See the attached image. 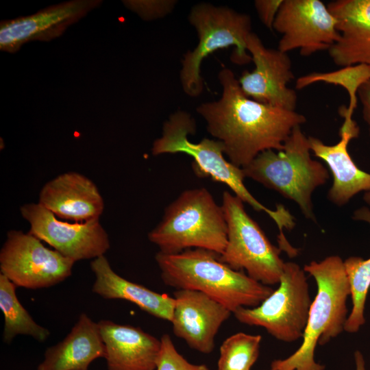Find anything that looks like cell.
<instances>
[{
    "instance_id": "cell-19",
    "label": "cell",
    "mask_w": 370,
    "mask_h": 370,
    "mask_svg": "<svg viewBox=\"0 0 370 370\" xmlns=\"http://www.w3.org/2000/svg\"><path fill=\"white\" fill-rule=\"evenodd\" d=\"M108 370H156L161 341L140 328L98 322Z\"/></svg>"
},
{
    "instance_id": "cell-27",
    "label": "cell",
    "mask_w": 370,
    "mask_h": 370,
    "mask_svg": "<svg viewBox=\"0 0 370 370\" xmlns=\"http://www.w3.org/2000/svg\"><path fill=\"white\" fill-rule=\"evenodd\" d=\"M126 8L136 13L142 19L152 21L170 14L177 3L174 0H127L123 1Z\"/></svg>"
},
{
    "instance_id": "cell-25",
    "label": "cell",
    "mask_w": 370,
    "mask_h": 370,
    "mask_svg": "<svg viewBox=\"0 0 370 370\" xmlns=\"http://www.w3.org/2000/svg\"><path fill=\"white\" fill-rule=\"evenodd\" d=\"M262 336L238 332L227 337L220 347L217 370H251L260 352Z\"/></svg>"
},
{
    "instance_id": "cell-23",
    "label": "cell",
    "mask_w": 370,
    "mask_h": 370,
    "mask_svg": "<svg viewBox=\"0 0 370 370\" xmlns=\"http://www.w3.org/2000/svg\"><path fill=\"white\" fill-rule=\"evenodd\" d=\"M16 288L15 284L0 273V308L4 317L3 341L9 344L18 334L45 341L50 334L49 331L34 321L18 301Z\"/></svg>"
},
{
    "instance_id": "cell-26",
    "label": "cell",
    "mask_w": 370,
    "mask_h": 370,
    "mask_svg": "<svg viewBox=\"0 0 370 370\" xmlns=\"http://www.w3.org/2000/svg\"><path fill=\"white\" fill-rule=\"evenodd\" d=\"M161 348L156 362V370H209L205 365L189 362L177 350L170 335L160 338Z\"/></svg>"
},
{
    "instance_id": "cell-9",
    "label": "cell",
    "mask_w": 370,
    "mask_h": 370,
    "mask_svg": "<svg viewBox=\"0 0 370 370\" xmlns=\"http://www.w3.org/2000/svg\"><path fill=\"white\" fill-rule=\"evenodd\" d=\"M304 268L285 262L279 286L258 306L240 308L233 314L241 323L264 328L278 341L303 337L312 300Z\"/></svg>"
},
{
    "instance_id": "cell-30",
    "label": "cell",
    "mask_w": 370,
    "mask_h": 370,
    "mask_svg": "<svg viewBox=\"0 0 370 370\" xmlns=\"http://www.w3.org/2000/svg\"><path fill=\"white\" fill-rule=\"evenodd\" d=\"M354 361L356 370H366L364 356L359 350L354 352Z\"/></svg>"
},
{
    "instance_id": "cell-2",
    "label": "cell",
    "mask_w": 370,
    "mask_h": 370,
    "mask_svg": "<svg viewBox=\"0 0 370 370\" xmlns=\"http://www.w3.org/2000/svg\"><path fill=\"white\" fill-rule=\"evenodd\" d=\"M162 282L176 290L199 291L232 313L240 308L258 306L273 291L244 271H236L219 259V254L190 249L175 254L158 251L155 256Z\"/></svg>"
},
{
    "instance_id": "cell-32",
    "label": "cell",
    "mask_w": 370,
    "mask_h": 370,
    "mask_svg": "<svg viewBox=\"0 0 370 370\" xmlns=\"http://www.w3.org/2000/svg\"><path fill=\"white\" fill-rule=\"evenodd\" d=\"M297 253H298V250H297ZM297 253L296 254V255L297 254ZM296 255H295V256H296ZM295 256H294L293 257H295ZM293 257H291V258H293Z\"/></svg>"
},
{
    "instance_id": "cell-15",
    "label": "cell",
    "mask_w": 370,
    "mask_h": 370,
    "mask_svg": "<svg viewBox=\"0 0 370 370\" xmlns=\"http://www.w3.org/2000/svg\"><path fill=\"white\" fill-rule=\"evenodd\" d=\"M173 297L175 304L171 323L174 334L193 349L211 353L215 336L232 312L199 291L176 290Z\"/></svg>"
},
{
    "instance_id": "cell-28",
    "label": "cell",
    "mask_w": 370,
    "mask_h": 370,
    "mask_svg": "<svg viewBox=\"0 0 370 370\" xmlns=\"http://www.w3.org/2000/svg\"><path fill=\"white\" fill-rule=\"evenodd\" d=\"M283 0H256L254 5L261 22L269 29L273 25Z\"/></svg>"
},
{
    "instance_id": "cell-17",
    "label": "cell",
    "mask_w": 370,
    "mask_h": 370,
    "mask_svg": "<svg viewBox=\"0 0 370 370\" xmlns=\"http://www.w3.org/2000/svg\"><path fill=\"white\" fill-rule=\"evenodd\" d=\"M38 203L58 218L74 222L99 219L104 208L95 184L76 172L62 173L45 184Z\"/></svg>"
},
{
    "instance_id": "cell-8",
    "label": "cell",
    "mask_w": 370,
    "mask_h": 370,
    "mask_svg": "<svg viewBox=\"0 0 370 370\" xmlns=\"http://www.w3.org/2000/svg\"><path fill=\"white\" fill-rule=\"evenodd\" d=\"M222 209L227 227V241L221 261L244 271L267 286L278 284L285 262L281 249L273 245L258 224L247 213L244 202L228 191L222 195Z\"/></svg>"
},
{
    "instance_id": "cell-6",
    "label": "cell",
    "mask_w": 370,
    "mask_h": 370,
    "mask_svg": "<svg viewBox=\"0 0 370 370\" xmlns=\"http://www.w3.org/2000/svg\"><path fill=\"white\" fill-rule=\"evenodd\" d=\"M308 137L295 127L281 151L267 150L243 167L245 177L295 202L306 219L315 221L312 195L324 185L327 169L311 158Z\"/></svg>"
},
{
    "instance_id": "cell-1",
    "label": "cell",
    "mask_w": 370,
    "mask_h": 370,
    "mask_svg": "<svg viewBox=\"0 0 370 370\" xmlns=\"http://www.w3.org/2000/svg\"><path fill=\"white\" fill-rule=\"evenodd\" d=\"M218 78L221 98L201 103L197 111L206 121L208 132L223 144L229 161L238 167L245 166L262 151L282 150L293 130L306 121L295 110L247 97L230 69H222Z\"/></svg>"
},
{
    "instance_id": "cell-24",
    "label": "cell",
    "mask_w": 370,
    "mask_h": 370,
    "mask_svg": "<svg viewBox=\"0 0 370 370\" xmlns=\"http://www.w3.org/2000/svg\"><path fill=\"white\" fill-rule=\"evenodd\" d=\"M370 80V66L357 64L345 66L341 69L329 73H311L299 77L296 88L301 89L319 82L333 84L343 87L348 92L349 104L347 108L341 107L339 114L344 119H352L357 107L358 91L362 84Z\"/></svg>"
},
{
    "instance_id": "cell-5",
    "label": "cell",
    "mask_w": 370,
    "mask_h": 370,
    "mask_svg": "<svg viewBox=\"0 0 370 370\" xmlns=\"http://www.w3.org/2000/svg\"><path fill=\"white\" fill-rule=\"evenodd\" d=\"M148 238L166 254L203 249L221 255L227 241L223 210L208 189H187L166 208Z\"/></svg>"
},
{
    "instance_id": "cell-11",
    "label": "cell",
    "mask_w": 370,
    "mask_h": 370,
    "mask_svg": "<svg viewBox=\"0 0 370 370\" xmlns=\"http://www.w3.org/2000/svg\"><path fill=\"white\" fill-rule=\"evenodd\" d=\"M337 19L320 0H283L273 29L282 35L278 49L303 56L329 50L339 39Z\"/></svg>"
},
{
    "instance_id": "cell-22",
    "label": "cell",
    "mask_w": 370,
    "mask_h": 370,
    "mask_svg": "<svg viewBox=\"0 0 370 370\" xmlns=\"http://www.w3.org/2000/svg\"><path fill=\"white\" fill-rule=\"evenodd\" d=\"M353 218L370 224V210L361 208L354 212ZM349 280L352 308L345 324L344 331L356 333L365 323V308L370 288V258L349 256L344 260Z\"/></svg>"
},
{
    "instance_id": "cell-13",
    "label": "cell",
    "mask_w": 370,
    "mask_h": 370,
    "mask_svg": "<svg viewBox=\"0 0 370 370\" xmlns=\"http://www.w3.org/2000/svg\"><path fill=\"white\" fill-rule=\"evenodd\" d=\"M246 44L255 67L251 72L243 71L238 79L243 93L264 104L295 110L297 93L288 87L294 78L288 53L267 48L254 32L248 36Z\"/></svg>"
},
{
    "instance_id": "cell-12",
    "label": "cell",
    "mask_w": 370,
    "mask_h": 370,
    "mask_svg": "<svg viewBox=\"0 0 370 370\" xmlns=\"http://www.w3.org/2000/svg\"><path fill=\"white\" fill-rule=\"evenodd\" d=\"M20 211L29 224V233L75 262L103 256L110 248L108 235L99 219L69 223L38 203L26 204Z\"/></svg>"
},
{
    "instance_id": "cell-10",
    "label": "cell",
    "mask_w": 370,
    "mask_h": 370,
    "mask_svg": "<svg viewBox=\"0 0 370 370\" xmlns=\"http://www.w3.org/2000/svg\"><path fill=\"white\" fill-rule=\"evenodd\" d=\"M75 262L27 232L10 230L0 251L1 273L16 287L47 288L69 278Z\"/></svg>"
},
{
    "instance_id": "cell-4",
    "label": "cell",
    "mask_w": 370,
    "mask_h": 370,
    "mask_svg": "<svg viewBox=\"0 0 370 370\" xmlns=\"http://www.w3.org/2000/svg\"><path fill=\"white\" fill-rule=\"evenodd\" d=\"M196 132L194 118L188 112L179 110L172 114L164 122L162 136L156 139L151 148L152 154L183 153L193 158V169L199 177H210L212 180L227 185L244 203L258 212H264L278 227L279 236H284L283 230H291L295 225L294 217L282 205L275 210L260 204L249 192L243 180L242 168L227 160L223 144L218 140L204 138L197 143L188 138Z\"/></svg>"
},
{
    "instance_id": "cell-31",
    "label": "cell",
    "mask_w": 370,
    "mask_h": 370,
    "mask_svg": "<svg viewBox=\"0 0 370 370\" xmlns=\"http://www.w3.org/2000/svg\"><path fill=\"white\" fill-rule=\"evenodd\" d=\"M363 199H364L365 202L369 206H370V190L367 191V192L365 193L364 196H363Z\"/></svg>"
},
{
    "instance_id": "cell-7",
    "label": "cell",
    "mask_w": 370,
    "mask_h": 370,
    "mask_svg": "<svg viewBox=\"0 0 370 370\" xmlns=\"http://www.w3.org/2000/svg\"><path fill=\"white\" fill-rule=\"evenodd\" d=\"M188 21L197 32L199 42L193 51L184 56L180 80L184 92L197 97L204 89L200 74L202 61L216 50L234 46L231 56L234 64L242 65L252 61L246 44L252 32L251 19L248 14L227 7L201 3L190 10Z\"/></svg>"
},
{
    "instance_id": "cell-18",
    "label": "cell",
    "mask_w": 370,
    "mask_h": 370,
    "mask_svg": "<svg viewBox=\"0 0 370 370\" xmlns=\"http://www.w3.org/2000/svg\"><path fill=\"white\" fill-rule=\"evenodd\" d=\"M328 8L337 19L339 39L328 50L339 66H370V0H336Z\"/></svg>"
},
{
    "instance_id": "cell-20",
    "label": "cell",
    "mask_w": 370,
    "mask_h": 370,
    "mask_svg": "<svg viewBox=\"0 0 370 370\" xmlns=\"http://www.w3.org/2000/svg\"><path fill=\"white\" fill-rule=\"evenodd\" d=\"M90 269L95 276L92 291L106 299L132 302L148 314L171 322L175 301L167 294L156 293L118 275L105 256L93 259Z\"/></svg>"
},
{
    "instance_id": "cell-29",
    "label": "cell",
    "mask_w": 370,
    "mask_h": 370,
    "mask_svg": "<svg viewBox=\"0 0 370 370\" xmlns=\"http://www.w3.org/2000/svg\"><path fill=\"white\" fill-rule=\"evenodd\" d=\"M358 97L362 105V117L368 125L370 136V80L359 88Z\"/></svg>"
},
{
    "instance_id": "cell-21",
    "label": "cell",
    "mask_w": 370,
    "mask_h": 370,
    "mask_svg": "<svg viewBox=\"0 0 370 370\" xmlns=\"http://www.w3.org/2000/svg\"><path fill=\"white\" fill-rule=\"evenodd\" d=\"M105 356L98 323L82 313L64 340L47 348L38 370H87L94 360Z\"/></svg>"
},
{
    "instance_id": "cell-14",
    "label": "cell",
    "mask_w": 370,
    "mask_h": 370,
    "mask_svg": "<svg viewBox=\"0 0 370 370\" xmlns=\"http://www.w3.org/2000/svg\"><path fill=\"white\" fill-rule=\"evenodd\" d=\"M101 3V0H73L51 5L29 16L2 21L0 49L16 53L28 42L55 39Z\"/></svg>"
},
{
    "instance_id": "cell-16",
    "label": "cell",
    "mask_w": 370,
    "mask_h": 370,
    "mask_svg": "<svg viewBox=\"0 0 370 370\" xmlns=\"http://www.w3.org/2000/svg\"><path fill=\"white\" fill-rule=\"evenodd\" d=\"M358 133L356 123L353 119H344L337 143L328 145L318 138L308 136L310 151L323 160L331 171L333 182L328 198L338 206H344L362 191L370 190V173L356 164L347 150L349 143Z\"/></svg>"
},
{
    "instance_id": "cell-3",
    "label": "cell",
    "mask_w": 370,
    "mask_h": 370,
    "mask_svg": "<svg viewBox=\"0 0 370 370\" xmlns=\"http://www.w3.org/2000/svg\"><path fill=\"white\" fill-rule=\"evenodd\" d=\"M304 270L317 284V293L310 307L306 326L299 347L284 359L273 360L271 370H324L314 360L317 345H324L344 331L348 317L347 301L350 286L338 256L311 261Z\"/></svg>"
}]
</instances>
